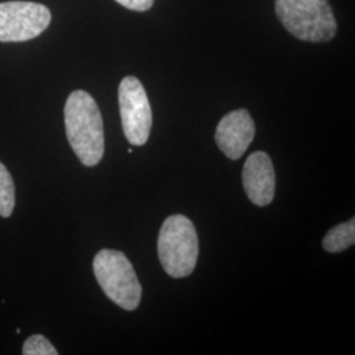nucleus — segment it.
<instances>
[{
	"mask_svg": "<svg viewBox=\"0 0 355 355\" xmlns=\"http://www.w3.org/2000/svg\"><path fill=\"white\" fill-rule=\"evenodd\" d=\"M355 242V218L330 229L322 240V246L329 253H341Z\"/></svg>",
	"mask_w": 355,
	"mask_h": 355,
	"instance_id": "obj_9",
	"label": "nucleus"
},
{
	"mask_svg": "<svg viewBox=\"0 0 355 355\" xmlns=\"http://www.w3.org/2000/svg\"><path fill=\"white\" fill-rule=\"evenodd\" d=\"M94 272L103 292L114 304L125 311H135L140 305L142 288L125 254L103 249L95 255Z\"/></svg>",
	"mask_w": 355,
	"mask_h": 355,
	"instance_id": "obj_4",
	"label": "nucleus"
},
{
	"mask_svg": "<svg viewBox=\"0 0 355 355\" xmlns=\"http://www.w3.org/2000/svg\"><path fill=\"white\" fill-rule=\"evenodd\" d=\"M119 105L127 140L135 146L145 145L152 130V107L146 91L136 76H125L121 80Z\"/></svg>",
	"mask_w": 355,
	"mask_h": 355,
	"instance_id": "obj_5",
	"label": "nucleus"
},
{
	"mask_svg": "<svg viewBox=\"0 0 355 355\" xmlns=\"http://www.w3.org/2000/svg\"><path fill=\"white\" fill-rule=\"evenodd\" d=\"M119 4L124 6L128 10L132 11H139V12H144L148 11L149 8H152L154 0H116Z\"/></svg>",
	"mask_w": 355,
	"mask_h": 355,
	"instance_id": "obj_12",
	"label": "nucleus"
},
{
	"mask_svg": "<svg viewBox=\"0 0 355 355\" xmlns=\"http://www.w3.org/2000/svg\"><path fill=\"white\" fill-rule=\"evenodd\" d=\"M15 183L7 167L0 162V216L10 217L15 208Z\"/></svg>",
	"mask_w": 355,
	"mask_h": 355,
	"instance_id": "obj_10",
	"label": "nucleus"
},
{
	"mask_svg": "<svg viewBox=\"0 0 355 355\" xmlns=\"http://www.w3.org/2000/svg\"><path fill=\"white\" fill-rule=\"evenodd\" d=\"M255 136V124L246 110L225 114L216 129L215 140L229 159H240Z\"/></svg>",
	"mask_w": 355,
	"mask_h": 355,
	"instance_id": "obj_7",
	"label": "nucleus"
},
{
	"mask_svg": "<svg viewBox=\"0 0 355 355\" xmlns=\"http://www.w3.org/2000/svg\"><path fill=\"white\" fill-rule=\"evenodd\" d=\"M280 23L293 37L327 42L337 33V20L329 0H275Z\"/></svg>",
	"mask_w": 355,
	"mask_h": 355,
	"instance_id": "obj_2",
	"label": "nucleus"
},
{
	"mask_svg": "<svg viewBox=\"0 0 355 355\" xmlns=\"http://www.w3.org/2000/svg\"><path fill=\"white\" fill-rule=\"evenodd\" d=\"M24 355H57L58 352L55 347L41 334H35L29 337L23 346Z\"/></svg>",
	"mask_w": 355,
	"mask_h": 355,
	"instance_id": "obj_11",
	"label": "nucleus"
},
{
	"mask_svg": "<svg viewBox=\"0 0 355 355\" xmlns=\"http://www.w3.org/2000/svg\"><path fill=\"white\" fill-rule=\"evenodd\" d=\"M66 136L79 161L94 167L104 155V124L94 98L83 89L70 94L64 104Z\"/></svg>",
	"mask_w": 355,
	"mask_h": 355,
	"instance_id": "obj_1",
	"label": "nucleus"
},
{
	"mask_svg": "<svg viewBox=\"0 0 355 355\" xmlns=\"http://www.w3.org/2000/svg\"><path fill=\"white\" fill-rule=\"evenodd\" d=\"M243 189L252 203L266 207L275 196V171L268 154L255 152L249 155L242 171Z\"/></svg>",
	"mask_w": 355,
	"mask_h": 355,
	"instance_id": "obj_8",
	"label": "nucleus"
},
{
	"mask_svg": "<svg viewBox=\"0 0 355 355\" xmlns=\"http://www.w3.org/2000/svg\"><path fill=\"white\" fill-rule=\"evenodd\" d=\"M48 7L32 1L0 3V41L23 42L40 36L51 24Z\"/></svg>",
	"mask_w": 355,
	"mask_h": 355,
	"instance_id": "obj_6",
	"label": "nucleus"
},
{
	"mask_svg": "<svg viewBox=\"0 0 355 355\" xmlns=\"http://www.w3.org/2000/svg\"><path fill=\"white\" fill-rule=\"evenodd\" d=\"M158 257L173 278H186L195 270L199 257V239L189 217H167L158 236Z\"/></svg>",
	"mask_w": 355,
	"mask_h": 355,
	"instance_id": "obj_3",
	"label": "nucleus"
}]
</instances>
